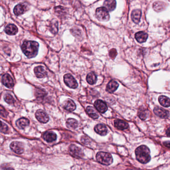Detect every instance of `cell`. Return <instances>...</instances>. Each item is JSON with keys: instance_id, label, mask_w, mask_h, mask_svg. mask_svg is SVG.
<instances>
[{"instance_id": "6da1fadb", "label": "cell", "mask_w": 170, "mask_h": 170, "mask_svg": "<svg viewBox=\"0 0 170 170\" xmlns=\"http://www.w3.org/2000/svg\"><path fill=\"white\" fill-rule=\"evenodd\" d=\"M23 53L29 59L36 56L39 52V45L35 41H26L21 46Z\"/></svg>"}, {"instance_id": "7a4b0ae2", "label": "cell", "mask_w": 170, "mask_h": 170, "mask_svg": "<svg viewBox=\"0 0 170 170\" xmlns=\"http://www.w3.org/2000/svg\"><path fill=\"white\" fill-rule=\"evenodd\" d=\"M135 154L137 160L141 163L146 164L150 161V151L145 145L138 147L136 149Z\"/></svg>"}, {"instance_id": "3957f363", "label": "cell", "mask_w": 170, "mask_h": 170, "mask_svg": "<svg viewBox=\"0 0 170 170\" xmlns=\"http://www.w3.org/2000/svg\"><path fill=\"white\" fill-rule=\"evenodd\" d=\"M96 160L99 163L106 166L110 165L113 162L112 155L106 152H98L96 155Z\"/></svg>"}, {"instance_id": "277c9868", "label": "cell", "mask_w": 170, "mask_h": 170, "mask_svg": "<svg viewBox=\"0 0 170 170\" xmlns=\"http://www.w3.org/2000/svg\"><path fill=\"white\" fill-rule=\"evenodd\" d=\"M96 17L98 20L103 22L109 21L110 15L107 9L105 7H100L97 8L96 10Z\"/></svg>"}, {"instance_id": "5b68a950", "label": "cell", "mask_w": 170, "mask_h": 170, "mask_svg": "<svg viewBox=\"0 0 170 170\" xmlns=\"http://www.w3.org/2000/svg\"><path fill=\"white\" fill-rule=\"evenodd\" d=\"M69 152L70 155L74 158H82L84 156V153L82 150L74 144L70 145Z\"/></svg>"}, {"instance_id": "8992f818", "label": "cell", "mask_w": 170, "mask_h": 170, "mask_svg": "<svg viewBox=\"0 0 170 170\" xmlns=\"http://www.w3.org/2000/svg\"><path fill=\"white\" fill-rule=\"evenodd\" d=\"M64 83L70 88L75 89L78 87V83L73 75L66 74L64 76Z\"/></svg>"}, {"instance_id": "52a82bcc", "label": "cell", "mask_w": 170, "mask_h": 170, "mask_svg": "<svg viewBox=\"0 0 170 170\" xmlns=\"http://www.w3.org/2000/svg\"><path fill=\"white\" fill-rule=\"evenodd\" d=\"M10 148L13 152L18 154H21L24 152V146L20 142H13L10 144Z\"/></svg>"}, {"instance_id": "ba28073f", "label": "cell", "mask_w": 170, "mask_h": 170, "mask_svg": "<svg viewBox=\"0 0 170 170\" xmlns=\"http://www.w3.org/2000/svg\"><path fill=\"white\" fill-rule=\"evenodd\" d=\"M36 117L40 122L46 123L49 121V117L46 112L42 110H38L36 113Z\"/></svg>"}, {"instance_id": "9c48e42d", "label": "cell", "mask_w": 170, "mask_h": 170, "mask_svg": "<svg viewBox=\"0 0 170 170\" xmlns=\"http://www.w3.org/2000/svg\"><path fill=\"white\" fill-rule=\"evenodd\" d=\"M2 82L8 88H11L14 86V80L10 74H5L3 75L2 78Z\"/></svg>"}, {"instance_id": "30bf717a", "label": "cell", "mask_w": 170, "mask_h": 170, "mask_svg": "<svg viewBox=\"0 0 170 170\" xmlns=\"http://www.w3.org/2000/svg\"><path fill=\"white\" fill-rule=\"evenodd\" d=\"M94 105L96 110H98L100 113H105L107 110L108 107L107 105L101 100H96Z\"/></svg>"}, {"instance_id": "8fae6325", "label": "cell", "mask_w": 170, "mask_h": 170, "mask_svg": "<svg viewBox=\"0 0 170 170\" xmlns=\"http://www.w3.org/2000/svg\"><path fill=\"white\" fill-rule=\"evenodd\" d=\"M28 10L27 5L25 4H19L14 8V12L16 15H20L24 14Z\"/></svg>"}, {"instance_id": "7c38bea8", "label": "cell", "mask_w": 170, "mask_h": 170, "mask_svg": "<svg viewBox=\"0 0 170 170\" xmlns=\"http://www.w3.org/2000/svg\"><path fill=\"white\" fill-rule=\"evenodd\" d=\"M154 112L155 114L161 118H167L169 116V112L162 108L158 107H155L154 109Z\"/></svg>"}, {"instance_id": "4fadbf2b", "label": "cell", "mask_w": 170, "mask_h": 170, "mask_svg": "<svg viewBox=\"0 0 170 170\" xmlns=\"http://www.w3.org/2000/svg\"><path fill=\"white\" fill-rule=\"evenodd\" d=\"M43 138L48 142H53L56 139V135L53 131H46L43 134Z\"/></svg>"}, {"instance_id": "5bb4252c", "label": "cell", "mask_w": 170, "mask_h": 170, "mask_svg": "<svg viewBox=\"0 0 170 170\" xmlns=\"http://www.w3.org/2000/svg\"><path fill=\"white\" fill-rule=\"evenodd\" d=\"M94 130L100 135H106L108 132V129L106 126L102 124H98L94 127Z\"/></svg>"}, {"instance_id": "9a60e30c", "label": "cell", "mask_w": 170, "mask_h": 170, "mask_svg": "<svg viewBox=\"0 0 170 170\" xmlns=\"http://www.w3.org/2000/svg\"><path fill=\"white\" fill-rule=\"evenodd\" d=\"M35 74L38 78H42L45 77L47 75V73L42 66H39L35 67L34 69Z\"/></svg>"}, {"instance_id": "2e32d148", "label": "cell", "mask_w": 170, "mask_h": 170, "mask_svg": "<svg viewBox=\"0 0 170 170\" xmlns=\"http://www.w3.org/2000/svg\"><path fill=\"white\" fill-rule=\"evenodd\" d=\"M15 124L19 128L24 129L28 125H29V121L28 119L22 118L17 120Z\"/></svg>"}, {"instance_id": "e0dca14e", "label": "cell", "mask_w": 170, "mask_h": 170, "mask_svg": "<svg viewBox=\"0 0 170 170\" xmlns=\"http://www.w3.org/2000/svg\"><path fill=\"white\" fill-rule=\"evenodd\" d=\"M141 15H142V13H141V10L139 9L134 10L131 14V18L133 21V22H135V24H138L140 21Z\"/></svg>"}, {"instance_id": "ac0fdd59", "label": "cell", "mask_w": 170, "mask_h": 170, "mask_svg": "<svg viewBox=\"0 0 170 170\" xmlns=\"http://www.w3.org/2000/svg\"><path fill=\"white\" fill-rule=\"evenodd\" d=\"M119 84L116 81L112 80L109 81L106 87V90L109 93H113L115 92L118 87Z\"/></svg>"}, {"instance_id": "d6986e66", "label": "cell", "mask_w": 170, "mask_h": 170, "mask_svg": "<svg viewBox=\"0 0 170 170\" xmlns=\"http://www.w3.org/2000/svg\"><path fill=\"white\" fill-rule=\"evenodd\" d=\"M63 107L68 111H73L76 108V105L72 100L67 99L64 101Z\"/></svg>"}, {"instance_id": "ffe728a7", "label": "cell", "mask_w": 170, "mask_h": 170, "mask_svg": "<svg viewBox=\"0 0 170 170\" xmlns=\"http://www.w3.org/2000/svg\"><path fill=\"white\" fill-rule=\"evenodd\" d=\"M167 4L163 2H155L153 4V8L157 12H160L163 11L166 8Z\"/></svg>"}, {"instance_id": "44dd1931", "label": "cell", "mask_w": 170, "mask_h": 170, "mask_svg": "<svg viewBox=\"0 0 170 170\" xmlns=\"http://www.w3.org/2000/svg\"><path fill=\"white\" fill-rule=\"evenodd\" d=\"M148 37V34L144 32H139L135 34L136 39L140 43H143L146 42Z\"/></svg>"}, {"instance_id": "7402d4cb", "label": "cell", "mask_w": 170, "mask_h": 170, "mask_svg": "<svg viewBox=\"0 0 170 170\" xmlns=\"http://www.w3.org/2000/svg\"><path fill=\"white\" fill-rule=\"evenodd\" d=\"M18 29L15 25L13 24H10L7 25L5 29V32L8 35H15L17 34Z\"/></svg>"}, {"instance_id": "603a6c76", "label": "cell", "mask_w": 170, "mask_h": 170, "mask_svg": "<svg viewBox=\"0 0 170 170\" xmlns=\"http://www.w3.org/2000/svg\"><path fill=\"white\" fill-rule=\"evenodd\" d=\"M104 6L109 11H112L116 7V2L115 0H105L104 3Z\"/></svg>"}, {"instance_id": "cb8c5ba5", "label": "cell", "mask_w": 170, "mask_h": 170, "mask_svg": "<svg viewBox=\"0 0 170 170\" xmlns=\"http://www.w3.org/2000/svg\"><path fill=\"white\" fill-rule=\"evenodd\" d=\"M114 125L116 128L118 129L124 130L126 129L129 127V124L127 122L121 120H116L114 121Z\"/></svg>"}, {"instance_id": "d4e9b609", "label": "cell", "mask_w": 170, "mask_h": 170, "mask_svg": "<svg viewBox=\"0 0 170 170\" xmlns=\"http://www.w3.org/2000/svg\"><path fill=\"white\" fill-rule=\"evenodd\" d=\"M159 101L160 104L165 107H170V99L167 96L161 95L159 96Z\"/></svg>"}, {"instance_id": "484cf974", "label": "cell", "mask_w": 170, "mask_h": 170, "mask_svg": "<svg viewBox=\"0 0 170 170\" xmlns=\"http://www.w3.org/2000/svg\"><path fill=\"white\" fill-rule=\"evenodd\" d=\"M149 111L148 110L141 107L139 109L138 111V115L141 120H145L149 115Z\"/></svg>"}, {"instance_id": "4316f807", "label": "cell", "mask_w": 170, "mask_h": 170, "mask_svg": "<svg viewBox=\"0 0 170 170\" xmlns=\"http://www.w3.org/2000/svg\"><path fill=\"white\" fill-rule=\"evenodd\" d=\"M66 125L69 128L74 129L76 128L77 127L78 123L77 121L74 119L69 118L66 121Z\"/></svg>"}, {"instance_id": "83f0119b", "label": "cell", "mask_w": 170, "mask_h": 170, "mask_svg": "<svg viewBox=\"0 0 170 170\" xmlns=\"http://www.w3.org/2000/svg\"><path fill=\"white\" fill-rule=\"evenodd\" d=\"M87 111L89 116L92 118L97 119L99 117L97 112L96 111V110L93 107L88 106L87 108Z\"/></svg>"}, {"instance_id": "f1b7e54d", "label": "cell", "mask_w": 170, "mask_h": 170, "mask_svg": "<svg viewBox=\"0 0 170 170\" xmlns=\"http://www.w3.org/2000/svg\"><path fill=\"white\" fill-rule=\"evenodd\" d=\"M87 80L88 83L91 85L95 84L97 81V76L95 73L93 72L89 73V74L87 75Z\"/></svg>"}, {"instance_id": "f546056e", "label": "cell", "mask_w": 170, "mask_h": 170, "mask_svg": "<svg viewBox=\"0 0 170 170\" xmlns=\"http://www.w3.org/2000/svg\"><path fill=\"white\" fill-rule=\"evenodd\" d=\"M50 29L53 34L57 33L58 31V23L57 21H52V24H50Z\"/></svg>"}, {"instance_id": "4dcf8cb0", "label": "cell", "mask_w": 170, "mask_h": 170, "mask_svg": "<svg viewBox=\"0 0 170 170\" xmlns=\"http://www.w3.org/2000/svg\"><path fill=\"white\" fill-rule=\"evenodd\" d=\"M4 99L5 101L7 103L9 104H13L14 102H15V100H14L13 96L9 94H6V95H5Z\"/></svg>"}, {"instance_id": "1f68e13d", "label": "cell", "mask_w": 170, "mask_h": 170, "mask_svg": "<svg viewBox=\"0 0 170 170\" xmlns=\"http://www.w3.org/2000/svg\"><path fill=\"white\" fill-rule=\"evenodd\" d=\"M1 131L2 132L6 133L8 131V127L6 124H5L3 122H1Z\"/></svg>"}, {"instance_id": "d6a6232c", "label": "cell", "mask_w": 170, "mask_h": 170, "mask_svg": "<svg viewBox=\"0 0 170 170\" xmlns=\"http://www.w3.org/2000/svg\"><path fill=\"white\" fill-rule=\"evenodd\" d=\"M117 55V51H116L115 49H112L110 50V52H109V56H110V57L112 58V59H114Z\"/></svg>"}, {"instance_id": "836d02e7", "label": "cell", "mask_w": 170, "mask_h": 170, "mask_svg": "<svg viewBox=\"0 0 170 170\" xmlns=\"http://www.w3.org/2000/svg\"><path fill=\"white\" fill-rule=\"evenodd\" d=\"M166 133L168 136L170 137V126L166 130Z\"/></svg>"}, {"instance_id": "e575fe53", "label": "cell", "mask_w": 170, "mask_h": 170, "mask_svg": "<svg viewBox=\"0 0 170 170\" xmlns=\"http://www.w3.org/2000/svg\"><path fill=\"white\" fill-rule=\"evenodd\" d=\"M165 145L167 147H170V143H164Z\"/></svg>"}]
</instances>
